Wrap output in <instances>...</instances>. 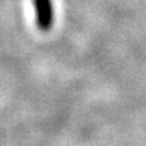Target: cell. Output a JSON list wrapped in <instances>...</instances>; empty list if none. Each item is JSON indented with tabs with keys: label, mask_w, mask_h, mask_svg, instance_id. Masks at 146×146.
I'll use <instances>...</instances> for the list:
<instances>
[{
	"label": "cell",
	"mask_w": 146,
	"mask_h": 146,
	"mask_svg": "<svg viewBox=\"0 0 146 146\" xmlns=\"http://www.w3.org/2000/svg\"><path fill=\"white\" fill-rule=\"evenodd\" d=\"M36 11H38V19L41 29L46 30L52 26V5L50 0H35Z\"/></svg>",
	"instance_id": "6da1fadb"
}]
</instances>
